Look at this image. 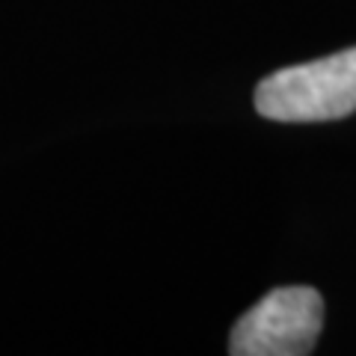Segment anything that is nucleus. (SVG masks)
Wrapping results in <instances>:
<instances>
[{
  "label": "nucleus",
  "instance_id": "2",
  "mask_svg": "<svg viewBox=\"0 0 356 356\" xmlns=\"http://www.w3.org/2000/svg\"><path fill=\"white\" fill-rule=\"evenodd\" d=\"M321 327H324V300L315 288H276L238 318L229 339V353L303 356L315 350Z\"/></svg>",
  "mask_w": 356,
  "mask_h": 356
},
{
  "label": "nucleus",
  "instance_id": "1",
  "mask_svg": "<svg viewBox=\"0 0 356 356\" xmlns=\"http://www.w3.org/2000/svg\"><path fill=\"white\" fill-rule=\"evenodd\" d=\"M255 110L270 122H336L356 113V48L273 72L255 89Z\"/></svg>",
  "mask_w": 356,
  "mask_h": 356
}]
</instances>
